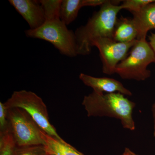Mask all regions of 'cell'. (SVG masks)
<instances>
[{"mask_svg":"<svg viewBox=\"0 0 155 155\" xmlns=\"http://www.w3.org/2000/svg\"><path fill=\"white\" fill-rule=\"evenodd\" d=\"M100 7L99 10L94 13L85 25L75 31L78 55L89 54L92 48V43L97 38L113 39L117 16L122 7L108 0Z\"/></svg>","mask_w":155,"mask_h":155,"instance_id":"obj_1","label":"cell"},{"mask_svg":"<svg viewBox=\"0 0 155 155\" xmlns=\"http://www.w3.org/2000/svg\"><path fill=\"white\" fill-rule=\"evenodd\" d=\"M119 93L105 94L93 91L85 96L82 104L88 117H108L121 121L123 128L135 129L133 118L136 104Z\"/></svg>","mask_w":155,"mask_h":155,"instance_id":"obj_2","label":"cell"},{"mask_svg":"<svg viewBox=\"0 0 155 155\" xmlns=\"http://www.w3.org/2000/svg\"><path fill=\"white\" fill-rule=\"evenodd\" d=\"M155 63V56L146 39L137 40L129 54L116 67L115 73L122 79L143 81L149 78V65Z\"/></svg>","mask_w":155,"mask_h":155,"instance_id":"obj_3","label":"cell"},{"mask_svg":"<svg viewBox=\"0 0 155 155\" xmlns=\"http://www.w3.org/2000/svg\"><path fill=\"white\" fill-rule=\"evenodd\" d=\"M67 26L61 19L47 20L39 28L27 29L25 33L28 37L49 42L61 54L75 58L78 55L75 33Z\"/></svg>","mask_w":155,"mask_h":155,"instance_id":"obj_4","label":"cell"},{"mask_svg":"<svg viewBox=\"0 0 155 155\" xmlns=\"http://www.w3.org/2000/svg\"><path fill=\"white\" fill-rule=\"evenodd\" d=\"M4 104L8 108L17 107L25 110L45 133L60 141H65L50 123L46 106L36 94L26 90L15 91Z\"/></svg>","mask_w":155,"mask_h":155,"instance_id":"obj_5","label":"cell"},{"mask_svg":"<svg viewBox=\"0 0 155 155\" xmlns=\"http://www.w3.org/2000/svg\"><path fill=\"white\" fill-rule=\"evenodd\" d=\"M8 120L16 146L45 145L42 137L43 130L25 110L8 108Z\"/></svg>","mask_w":155,"mask_h":155,"instance_id":"obj_6","label":"cell"},{"mask_svg":"<svg viewBox=\"0 0 155 155\" xmlns=\"http://www.w3.org/2000/svg\"><path fill=\"white\" fill-rule=\"evenodd\" d=\"M137 41L122 43L109 38L94 40L92 43V47H95L99 51L103 73L108 75L115 74L117 65L126 58Z\"/></svg>","mask_w":155,"mask_h":155,"instance_id":"obj_7","label":"cell"},{"mask_svg":"<svg viewBox=\"0 0 155 155\" xmlns=\"http://www.w3.org/2000/svg\"><path fill=\"white\" fill-rule=\"evenodd\" d=\"M9 2L25 19L31 29L39 28L46 21L39 1L9 0Z\"/></svg>","mask_w":155,"mask_h":155,"instance_id":"obj_8","label":"cell"},{"mask_svg":"<svg viewBox=\"0 0 155 155\" xmlns=\"http://www.w3.org/2000/svg\"><path fill=\"white\" fill-rule=\"evenodd\" d=\"M79 79L84 85L91 87L98 93H119L124 95L131 96V92L118 80L108 77H96L84 73H80Z\"/></svg>","mask_w":155,"mask_h":155,"instance_id":"obj_9","label":"cell"},{"mask_svg":"<svg viewBox=\"0 0 155 155\" xmlns=\"http://www.w3.org/2000/svg\"><path fill=\"white\" fill-rule=\"evenodd\" d=\"M106 0H62L60 10V19L68 25L78 16L81 9L84 7L101 6Z\"/></svg>","mask_w":155,"mask_h":155,"instance_id":"obj_10","label":"cell"},{"mask_svg":"<svg viewBox=\"0 0 155 155\" xmlns=\"http://www.w3.org/2000/svg\"><path fill=\"white\" fill-rule=\"evenodd\" d=\"M132 18L138 32L137 40L146 39L150 30L155 29V2L145 6Z\"/></svg>","mask_w":155,"mask_h":155,"instance_id":"obj_11","label":"cell"},{"mask_svg":"<svg viewBox=\"0 0 155 155\" xmlns=\"http://www.w3.org/2000/svg\"><path fill=\"white\" fill-rule=\"evenodd\" d=\"M138 32L132 19L121 17L117 19L113 39L119 42L125 43L137 39Z\"/></svg>","mask_w":155,"mask_h":155,"instance_id":"obj_12","label":"cell"},{"mask_svg":"<svg viewBox=\"0 0 155 155\" xmlns=\"http://www.w3.org/2000/svg\"><path fill=\"white\" fill-rule=\"evenodd\" d=\"M47 153L51 155H84L66 141L62 142L42 132Z\"/></svg>","mask_w":155,"mask_h":155,"instance_id":"obj_13","label":"cell"},{"mask_svg":"<svg viewBox=\"0 0 155 155\" xmlns=\"http://www.w3.org/2000/svg\"><path fill=\"white\" fill-rule=\"evenodd\" d=\"M47 20L60 19L62 0H40Z\"/></svg>","mask_w":155,"mask_h":155,"instance_id":"obj_14","label":"cell"},{"mask_svg":"<svg viewBox=\"0 0 155 155\" xmlns=\"http://www.w3.org/2000/svg\"><path fill=\"white\" fill-rule=\"evenodd\" d=\"M16 147L10 131L0 134V155H13Z\"/></svg>","mask_w":155,"mask_h":155,"instance_id":"obj_15","label":"cell"},{"mask_svg":"<svg viewBox=\"0 0 155 155\" xmlns=\"http://www.w3.org/2000/svg\"><path fill=\"white\" fill-rule=\"evenodd\" d=\"M120 5L122 10H127L132 13H137L149 4L155 2V0H125Z\"/></svg>","mask_w":155,"mask_h":155,"instance_id":"obj_16","label":"cell"},{"mask_svg":"<svg viewBox=\"0 0 155 155\" xmlns=\"http://www.w3.org/2000/svg\"><path fill=\"white\" fill-rule=\"evenodd\" d=\"M47 153L44 145L16 146L13 155H45Z\"/></svg>","mask_w":155,"mask_h":155,"instance_id":"obj_17","label":"cell"},{"mask_svg":"<svg viewBox=\"0 0 155 155\" xmlns=\"http://www.w3.org/2000/svg\"><path fill=\"white\" fill-rule=\"evenodd\" d=\"M10 131L8 120V108L0 102V134Z\"/></svg>","mask_w":155,"mask_h":155,"instance_id":"obj_18","label":"cell"},{"mask_svg":"<svg viewBox=\"0 0 155 155\" xmlns=\"http://www.w3.org/2000/svg\"><path fill=\"white\" fill-rule=\"evenodd\" d=\"M149 44L152 49L155 56V33H152L148 36Z\"/></svg>","mask_w":155,"mask_h":155,"instance_id":"obj_19","label":"cell"},{"mask_svg":"<svg viewBox=\"0 0 155 155\" xmlns=\"http://www.w3.org/2000/svg\"><path fill=\"white\" fill-rule=\"evenodd\" d=\"M152 112L153 118V136L155 137V103L153 104L152 107Z\"/></svg>","mask_w":155,"mask_h":155,"instance_id":"obj_20","label":"cell"},{"mask_svg":"<svg viewBox=\"0 0 155 155\" xmlns=\"http://www.w3.org/2000/svg\"><path fill=\"white\" fill-rule=\"evenodd\" d=\"M132 151L128 148H125L124 153L122 155H132Z\"/></svg>","mask_w":155,"mask_h":155,"instance_id":"obj_21","label":"cell"},{"mask_svg":"<svg viewBox=\"0 0 155 155\" xmlns=\"http://www.w3.org/2000/svg\"><path fill=\"white\" fill-rule=\"evenodd\" d=\"M132 155H138L137 154H136L135 153H134V152H133V151H132Z\"/></svg>","mask_w":155,"mask_h":155,"instance_id":"obj_22","label":"cell"},{"mask_svg":"<svg viewBox=\"0 0 155 155\" xmlns=\"http://www.w3.org/2000/svg\"><path fill=\"white\" fill-rule=\"evenodd\" d=\"M45 155H50V154H49L47 153Z\"/></svg>","mask_w":155,"mask_h":155,"instance_id":"obj_23","label":"cell"}]
</instances>
